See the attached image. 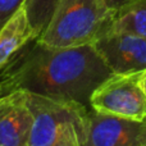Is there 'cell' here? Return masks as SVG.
<instances>
[{
  "mask_svg": "<svg viewBox=\"0 0 146 146\" xmlns=\"http://www.w3.org/2000/svg\"><path fill=\"white\" fill-rule=\"evenodd\" d=\"M113 71L94 44L53 48L33 40L0 72V95L23 90L91 109V96Z\"/></svg>",
  "mask_w": 146,
  "mask_h": 146,
  "instance_id": "6da1fadb",
  "label": "cell"
},
{
  "mask_svg": "<svg viewBox=\"0 0 146 146\" xmlns=\"http://www.w3.org/2000/svg\"><path fill=\"white\" fill-rule=\"evenodd\" d=\"M113 14L105 0H59L50 22L37 41L53 48L92 44L108 31Z\"/></svg>",
  "mask_w": 146,
  "mask_h": 146,
  "instance_id": "7a4b0ae2",
  "label": "cell"
},
{
  "mask_svg": "<svg viewBox=\"0 0 146 146\" xmlns=\"http://www.w3.org/2000/svg\"><path fill=\"white\" fill-rule=\"evenodd\" d=\"M27 100L33 118L28 146H54L73 126L80 132L88 110L76 103L33 92H27Z\"/></svg>",
  "mask_w": 146,
  "mask_h": 146,
  "instance_id": "3957f363",
  "label": "cell"
},
{
  "mask_svg": "<svg viewBox=\"0 0 146 146\" xmlns=\"http://www.w3.org/2000/svg\"><path fill=\"white\" fill-rule=\"evenodd\" d=\"M141 73L111 74L91 96V108L133 121L146 119V94L141 85Z\"/></svg>",
  "mask_w": 146,
  "mask_h": 146,
  "instance_id": "277c9868",
  "label": "cell"
},
{
  "mask_svg": "<svg viewBox=\"0 0 146 146\" xmlns=\"http://www.w3.org/2000/svg\"><path fill=\"white\" fill-rule=\"evenodd\" d=\"M81 146H145L146 119L133 121L88 109L78 132Z\"/></svg>",
  "mask_w": 146,
  "mask_h": 146,
  "instance_id": "5b68a950",
  "label": "cell"
},
{
  "mask_svg": "<svg viewBox=\"0 0 146 146\" xmlns=\"http://www.w3.org/2000/svg\"><path fill=\"white\" fill-rule=\"evenodd\" d=\"M92 44L114 74L137 73L146 69L145 37L106 31Z\"/></svg>",
  "mask_w": 146,
  "mask_h": 146,
  "instance_id": "8992f818",
  "label": "cell"
},
{
  "mask_svg": "<svg viewBox=\"0 0 146 146\" xmlns=\"http://www.w3.org/2000/svg\"><path fill=\"white\" fill-rule=\"evenodd\" d=\"M32 122L26 91L0 95V146H28Z\"/></svg>",
  "mask_w": 146,
  "mask_h": 146,
  "instance_id": "52a82bcc",
  "label": "cell"
},
{
  "mask_svg": "<svg viewBox=\"0 0 146 146\" xmlns=\"http://www.w3.org/2000/svg\"><path fill=\"white\" fill-rule=\"evenodd\" d=\"M33 40H36V37L28 22L26 10L21 7L0 28V72Z\"/></svg>",
  "mask_w": 146,
  "mask_h": 146,
  "instance_id": "ba28073f",
  "label": "cell"
},
{
  "mask_svg": "<svg viewBox=\"0 0 146 146\" xmlns=\"http://www.w3.org/2000/svg\"><path fill=\"white\" fill-rule=\"evenodd\" d=\"M108 31L146 38V0H129L117 9Z\"/></svg>",
  "mask_w": 146,
  "mask_h": 146,
  "instance_id": "9c48e42d",
  "label": "cell"
},
{
  "mask_svg": "<svg viewBox=\"0 0 146 146\" xmlns=\"http://www.w3.org/2000/svg\"><path fill=\"white\" fill-rule=\"evenodd\" d=\"M59 0H26L23 8L26 10L28 22L33 31L36 40L45 31L49 25Z\"/></svg>",
  "mask_w": 146,
  "mask_h": 146,
  "instance_id": "30bf717a",
  "label": "cell"
},
{
  "mask_svg": "<svg viewBox=\"0 0 146 146\" xmlns=\"http://www.w3.org/2000/svg\"><path fill=\"white\" fill-rule=\"evenodd\" d=\"M26 0H0V28L5 22L23 7Z\"/></svg>",
  "mask_w": 146,
  "mask_h": 146,
  "instance_id": "8fae6325",
  "label": "cell"
},
{
  "mask_svg": "<svg viewBox=\"0 0 146 146\" xmlns=\"http://www.w3.org/2000/svg\"><path fill=\"white\" fill-rule=\"evenodd\" d=\"M54 146H81L80 140H78V127H76V126L71 127L66 132L63 139L59 142H56Z\"/></svg>",
  "mask_w": 146,
  "mask_h": 146,
  "instance_id": "7c38bea8",
  "label": "cell"
},
{
  "mask_svg": "<svg viewBox=\"0 0 146 146\" xmlns=\"http://www.w3.org/2000/svg\"><path fill=\"white\" fill-rule=\"evenodd\" d=\"M127 1H129V0H105V4L108 5V8L110 10L115 12L117 9H119V8L122 7V5L126 4Z\"/></svg>",
  "mask_w": 146,
  "mask_h": 146,
  "instance_id": "4fadbf2b",
  "label": "cell"
},
{
  "mask_svg": "<svg viewBox=\"0 0 146 146\" xmlns=\"http://www.w3.org/2000/svg\"><path fill=\"white\" fill-rule=\"evenodd\" d=\"M141 85H142V88H144V92L146 94V69L142 71L141 73Z\"/></svg>",
  "mask_w": 146,
  "mask_h": 146,
  "instance_id": "5bb4252c",
  "label": "cell"
},
{
  "mask_svg": "<svg viewBox=\"0 0 146 146\" xmlns=\"http://www.w3.org/2000/svg\"><path fill=\"white\" fill-rule=\"evenodd\" d=\"M145 146H146V145H145Z\"/></svg>",
  "mask_w": 146,
  "mask_h": 146,
  "instance_id": "9a60e30c",
  "label": "cell"
}]
</instances>
